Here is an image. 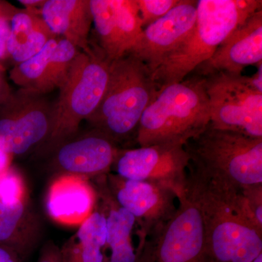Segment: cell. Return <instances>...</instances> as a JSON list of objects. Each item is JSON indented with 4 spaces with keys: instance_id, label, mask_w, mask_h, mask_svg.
I'll list each match as a JSON object with an SVG mask.
<instances>
[{
    "instance_id": "obj_1",
    "label": "cell",
    "mask_w": 262,
    "mask_h": 262,
    "mask_svg": "<svg viewBox=\"0 0 262 262\" xmlns=\"http://www.w3.org/2000/svg\"><path fill=\"white\" fill-rule=\"evenodd\" d=\"M204 224L207 262H251L262 253V229L253 222L241 189L188 175Z\"/></svg>"
},
{
    "instance_id": "obj_2",
    "label": "cell",
    "mask_w": 262,
    "mask_h": 262,
    "mask_svg": "<svg viewBox=\"0 0 262 262\" xmlns=\"http://www.w3.org/2000/svg\"><path fill=\"white\" fill-rule=\"evenodd\" d=\"M261 9V0H198L192 32L152 73L158 91L192 75L234 30Z\"/></svg>"
},
{
    "instance_id": "obj_3",
    "label": "cell",
    "mask_w": 262,
    "mask_h": 262,
    "mask_svg": "<svg viewBox=\"0 0 262 262\" xmlns=\"http://www.w3.org/2000/svg\"><path fill=\"white\" fill-rule=\"evenodd\" d=\"M158 93L149 68L136 56L126 55L110 63L102 99L86 121L120 147L136 143L141 117Z\"/></svg>"
},
{
    "instance_id": "obj_4",
    "label": "cell",
    "mask_w": 262,
    "mask_h": 262,
    "mask_svg": "<svg viewBox=\"0 0 262 262\" xmlns=\"http://www.w3.org/2000/svg\"><path fill=\"white\" fill-rule=\"evenodd\" d=\"M211 121L206 78L192 73L158 91L141 117L136 143L185 146Z\"/></svg>"
},
{
    "instance_id": "obj_5",
    "label": "cell",
    "mask_w": 262,
    "mask_h": 262,
    "mask_svg": "<svg viewBox=\"0 0 262 262\" xmlns=\"http://www.w3.org/2000/svg\"><path fill=\"white\" fill-rule=\"evenodd\" d=\"M191 170L241 189L262 184V139L207 126L184 146Z\"/></svg>"
},
{
    "instance_id": "obj_6",
    "label": "cell",
    "mask_w": 262,
    "mask_h": 262,
    "mask_svg": "<svg viewBox=\"0 0 262 262\" xmlns=\"http://www.w3.org/2000/svg\"><path fill=\"white\" fill-rule=\"evenodd\" d=\"M108 61L102 53L80 52L61 87L53 106L49 136L37 150L51 155L63 143L78 134L82 120L97 108L106 91L110 75Z\"/></svg>"
},
{
    "instance_id": "obj_7",
    "label": "cell",
    "mask_w": 262,
    "mask_h": 262,
    "mask_svg": "<svg viewBox=\"0 0 262 262\" xmlns=\"http://www.w3.org/2000/svg\"><path fill=\"white\" fill-rule=\"evenodd\" d=\"M171 218L138 246V262H204L206 238L195 188L187 176Z\"/></svg>"
},
{
    "instance_id": "obj_8",
    "label": "cell",
    "mask_w": 262,
    "mask_h": 262,
    "mask_svg": "<svg viewBox=\"0 0 262 262\" xmlns=\"http://www.w3.org/2000/svg\"><path fill=\"white\" fill-rule=\"evenodd\" d=\"M204 77L212 126L262 139V93L251 89L242 75L219 72Z\"/></svg>"
},
{
    "instance_id": "obj_9",
    "label": "cell",
    "mask_w": 262,
    "mask_h": 262,
    "mask_svg": "<svg viewBox=\"0 0 262 262\" xmlns=\"http://www.w3.org/2000/svg\"><path fill=\"white\" fill-rule=\"evenodd\" d=\"M53 106L46 95L20 89L1 106L0 147L12 156L37 149L47 139Z\"/></svg>"
},
{
    "instance_id": "obj_10",
    "label": "cell",
    "mask_w": 262,
    "mask_h": 262,
    "mask_svg": "<svg viewBox=\"0 0 262 262\" xmlns=\"http://www.w3.org/2000/svg\"><path fill=\"white\" fill-rule=\"evenodd\" d=\"M106 181L117 203L136 219L138 246L170 220L177 210V193L163 184L129 180L111 173L106 174Z\"/></svg>"
},
{
    "instance_id": "obj_11",
    "label": "cell",
    "mask_w": 262,
    "mask_h": 262,
    "mask_svg": "<svg viewBox=\"0 0 262 262\" xmlns=\"http://www.w3.org/2000/svg\"><path fill=\"white\" fill-rule=\"evenodd\" d=\"M189 165L184 146L155 144L122 149L113 167L121 178L159 183L173 189L178 198L185 189Z\"/></svg>"
},
{
    "instance_id": "obj_12",
    "label": "cell",
    "mask_w": 262,
    "mask_h": 262,
    "mask_svg": "<svg viewBox=\"0 0 262 262\" xmlns=\"http://www.w3.org/2000/svg\"><path fill=\"white\" fill-rule=\"evenodd\" d=\"M122 149L102 133L91 129L63 143L51 155L57 175L69 174L91 179L110 173Z\"/></svg>"
},
{
    "instance_id": "obj_13",
    "label": "cell",
    "mask_w": 262,
    "mask_h": 262,
    "mask_svg": "<svg viewBox=\"0 0 262 262\" xmlns=\"http://www.w3.org/2000/svg\"><path fill=\"white\" fill-rule=\"evenodd\" d=\"M196 2L181 0L168 14L143 30L131 55L140 59L151 74L192 32L196 24Z\"/></svg>"
},
{
    "instance_id": "obj_14",
    "label": "cell",
    "mask_w": 262,
    "mask_h": 262,
    "mask_svg": "<svg viewBox=\"0 0 262 262\" xmlns=\"http://www.w3.org/2000/svg\"><path fill=\"white\" fill-rule=\"evenodd\" d=\"M261 61L262 9L234 30L194 74L203 77L219 72L241 75L246 67L257 65Z\"/></svg>"
},
{
    "instance_id": "obj_15",
    "label": "cell",
    "mask_w": 262,
    "mask_h": 262,
    "mask_svg": "<svg viewBox=\"0 0 262 262\" xmlns=\"http://www.w3.org/2000/svg\"><path fill=\"white\" fill-rule=\"evenodd\" d=\"M98 194L91 179L61 174L53 179L45 198L46 213L53 222L79 226L96 208Z\"/></svg>"
},
{
    "instance_id": "obj_16",
    "label": "cell",
    "mask_w": 262,
    "mask_h": 262,
    "mask_svg": "<svg viewBox=\"0 0 262 262\" xmlns=\"http://www.w3.org/2000/svg\"><path fill=\"white\" fill-rule=\"evenodd\" d=\"M93 182L98 194V203L104 212L106 222V262H138L137 249L133 234L137 229L136 219L120 206L107 187L106 175Z\"/></svg>"
},
{
    "instance_id": "obj_17",
    "label": "cell",
    "mask_w": 262,
    "mask_h": 262,
    "mask_svg": "<svg viewBox=\"0 0 262 262\" xmlns=\"http://www.w3.org/2000/svg\"><path fill=\"white\" fill-rule=\"evenodd\" d=\"M41 16L57 37L67 39L81 52L94 53L89 41L93 24L90 0H46Z\"/></svg>"
},
{
    "instance_id": "obj_18",
    "label": "cell",
    "mask_w": 262,
    "mask_h": 262,
    "mask_svg": "<svg viewBox=\"0 0 262 262\" xmlns=\"http://www.w3.org/2000/svg\"><path fill=\"white\" fill-rule=\"evenodd\" d=\"M41 234V221L29 200L12 206L0 202V245L24 258L37 245Z\"/></svg>"
},
{
    "instance_id": "obj_19",
    "label": "cell",
    "mask_w": 262,
    "mask_h": 262,
    "mask_svg": "<svg viewBox=\"0 0 262 262\" xmlns=\"http://www.w3.org/2000/svg\"><path fill=\"white\" fill-rule=\"evenodd\" d=\"M106 222L97 202L93 213L61 248V262H106Z\"/></svg>"
},
{
    "instance_id": "obj_20",
    "label": "cell",
    "mask_w": 262,
    "mask_h": 262,
    "mask_svg": "<svg viewBox=\"0 0 262 262\" xmlns=\"http://www.w3.org/2000/svg\"><path fill=\"white\" fill-rule=\"evenodd\" d=\"M56 37L43 20L41 12L18 9L11 20L8 56L18 64L37 54Z\"/></svg>"
},
{
    "instance_id": "obj_21",
    "label": "cell",
    "mask_w": 262,
    "mask_h": 262,
    "mask_svg": "<svg viewBox=\"0 0 262 262\" xmlns=\"http://www.w3.org/2000/svg\"><path fill=\"white\" fill-rule=\"evenodd\" d=\"M90 5L101 53L110 62L122 58L113 0H90Z\"/></svg>"
},
{
    "instance_id": "obj_22",
    "label": "cell",
    "mask_w": 262,
    "mask_h": 262,
    "mask_svg": "<svg viewBox=\"0 0 262 262\" xmlns=\"http://www.w3.org/2000/svg\"><path fill=\"white\" fill-rule=\"evenodd\" d=\"M115 20L123 56L131 54L142 35V23L136 0H113Z\"/></svg>"
},
{
    "instance_id": "obj_23",
    "label": "cell",
    "mask_w": 262,
    "mask_h": 262,
    "mask_svg": "<svg viewBox=\"0 0 262 262\" xmlns=\"http://www.w3.org/2000/svg\"><path fill=\"white\" fill-rule=\"evenodd\" d=\"M80 52L73 44L60 37L50 58L38 92L46 95L59 89Z\"/></svg>"
},
{
    "instance_id": "obj_24",
    "label": "cell",
    "mask_w": 262,
    "mask_h": 262,
    "mask_svg": "<svg viewBox=\"0 0 262 262\" xmlns=\"http://www.w3.org/2000/svg\"><path fill=\"white\" fill-rule=\"evenodd\" d=\"M59 38H53L37 54L13 67L10 72V78L20 89L38 92L50 58Z\"/></svg>"
},
{
    "instance_id": "obj_25",
    "label": "cell",
    "mask_w": 262,
    "mask_h": 262,
    "mask_svg": "<svg viewBox=\"0 0 262 262\" xmlns=\"http://www.w3.org/2000/svg\"><path fill=\"white\" fill-rule=\"evenodd\" d=\"M29 200L28 189L23 174L11 165L0 174V202L12 206Z\"/></svg>"
},
{
    "instance_id": "obj_26",
    "label": "cell",
    "mask_w": 262,
    "mask_h": 262,
    "mask_svg": "<svg viewBox=\"0 0 262 262\" xmlns=\"http://www.w3.org/2000/svg\"><path fill=\"white\" fill-rule=\"evenodd\" d=\"M143 28L163 18L180 3L181 0H136Z\"/></svg>"
},
{
    "instance_id": "obj_27",
    "label": "cell",
    "mask_w": 262,
    "mask_h": 262,
    "mask_svg": "<svg viewBox=\"0 0 262 262\" xmlns=\"http://www.w3.org/2000/svg\"><path fill=\"white\" fill-rule=\"evenodd\" d=\"M241 192L253 222L262 229V184L241 188Z\"/></svg>"
},
{
    "instance_id": "obj_28",
    "label": "cell",
    "mask_w": 262,
    "mask_h": 262,
    "mask_svg": "<svg viewBox=\"0 0 262 262\" xmlns=\"http://www.w3.org/2000/svg\"><path fill=\"white\" fill-rule=\"evenodd\" d=\"M18 10L10 3L0 2V60L8 56L7 43L11 28V20Z\"/></svg>"
},
{
    "instance_id": "obj_29",
    "label": "cell",
    "mask_w": 262,
    "mask_h": 262,
    "mask_svg": "<svg viewBox=\"0 0 262 262\" xmlns=\"http://www.w3.org/2000/svg\"><path fill=\"white\" fill-rule=\"evenodd\" d=\"M37 262H61L59 248L55 245L48 244L43 248Z\"/></svg>"
},
{
    "instance_id": "obj_30",
    "label": "cell",
    "mask_w": 262,
    "mask_h": 262,
    "mask_svg": "<svg viewBox=\"0 0 262 262\" xmlns=\"http://www.w3.org/2000/svg\"><path fill=\"white\" fill-rule=\"evenodd\" d=\"M257 65V72L251 77L246 76V80L251 89L262 93V62Z\"/></svg>"
},
{
    "instance_id": "obj_31",
    "label": "cell",
    "mask_w": 262,
    "mask_h": 262,
    "mask_svg": "<svg viewBox=\"0 0 262 262\" xmlns=\"http://www.w3.org/2000/svg\"><path fill=\"white\" fill-rule=\"evenodd\" d=\"M21 258L14 250L0 245V262H20Z\"/></svg>"
},
{
    "instance_id": "obj_32",
    "label": "cell",
    "mask_w": 262,
    "mask_h": 262,
    "mask_svg": "<svg viewBox=\"0 0 262 262\" xmlns=\"http://www.w3.org/2000/svg\"><path fill=\"white\" fill-rule=\"evenodd\" d=\"M13 157L0 147V174L11 166L12 159Z\"/></svg>"
},
{
    "instance_id": "obj_33",
    "label": "cell",
    "mask_w": 262,
    "mask_h": 262,
    "mask_svg": "<svg viewBox=\"0 0 262 262\" xmlns=\"http://www.w3.org/2000/svg\"><path fill=\"white\" fill-rule=\"evenodd\" d=\"M45 1L46 0H20L19 3L24 5V9L41 12Z\"/></svg>"
},
{
    "instance_id": "obj_34",
    "label": "cell",
    "mask_w": 262,
    "mask_h": 262,
    "mask_svg": "<svg viewBox=\"0 0 262 262\" xmlns=\"http://www.w3.org/2000/svg\"><path fill=\"white\" fill-rule=\"evenodd\" d=\"M10 94H11V93L8 89V86L7 85V84H5L4 80L0 75V106L8 99Z\"/></svg>"
},
{
    "instance_id": "obj_35",
    "label": "cell",
    "mask_w": 262,
    "mask_h": 262,
    "mask_svg": "<svg viewBox=\"0 0 262 262\" xmlns=\"http://www.w3.org/2000/svg\"><path fill=\"white\" fill-rule=\"evenodd\" d=\"M251 262H262V253Z\"/></svg>"
},
{
    "instance_id": "obj_36",
    "label": "cell",
    "mask_w": 262,
    "mask_h": 262,
    "mask_svg": "<svg viewBox=\"0 0 262 262\" xmlns=\"http://www.w3.org/2000/svg\"><path fill=\"white\" fill-rule=\"evenodd\" d=\"M204 262H207L206 261H205Z\"/></svg>"
}]
</instances>
